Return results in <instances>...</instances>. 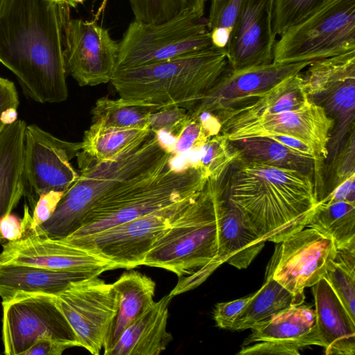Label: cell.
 <instances>
[{
  "label": "cell",
  "instance_id": "obj_1",
  "mask_svg": "<svg viewBox=\"0 0 355 355\" xmlns=\"http://www.w3.org/2000/svg\"><path fill=\"white\" fill-rule=\"evenodd\" d=\"M69 7L51 0H6L0 14V62L40 103L68 97L64 33Z\"/></svg>",
  "mask_w": 355,
  "mask_h": 355
},
{
  "label": "cell",
  "instance_id": "obj_2",
  "mask_svg": "<svg viewBox=\"0 0 355 355\" xmlns=\"http://www.w3.org/2000/svg\"><path fill=\"white\" fill-rule=\"evenodd\" d=\"M230 168L225 196L259 236L278 243L306 227L318 205L312 176L242 158Z\"/></svg>",
  "mask_w": 355,
  "mask_h": 355
},
{
  "label": "cell",
  "instance_id": "obj_3",
  "mask_svg": "<svg viewBox=\"0 0 355 355\" xmlns=\"http://www.w3.org/2000/svg\"><path fill=\"white\" fill-rule=\"evenodd\" d=\"M223 177L207 180L146 257L143 265L163 268L178 277L168 294L171 297L195 288L218 268V214L224 193Z\"/></svg>",
  "mask_w": 355,
  "mask_h": 355
},
{
  "label": "cell",
  "instance_id": "obj_4",
  "mask_svg": "<svg viewBox=\"0 0 355 355\" xmlns=\"http://www.w3.org/2000/svg\"><path fill=\"white\" fill-rule=\"evenodd\" d=\"M225 50L211 47L164 61L116 70L110 82L121 98L164 107H193L229 69Z\"/></svg>",
  "mask_w": 355,
  "mask_h": 355
},
{
  "label": "cell",
  "instance_id": "obj_5",
  "mask_svg": "<svg viewBox=\"0 0 355 355\" xmlns=\"http://www.w3.org/2000/svg\"><path fill=\"white\" fill-rule=\"evenodd\" d=\"M151 134L137 150L115 160L98 161L80 150L76 155L80 171L78 179L40 228L51 238H66L80 227L86 214L100 201L150 171L172 153L157 135Z\"/></svg>",
  "mask_w": 355,
  "mask_h": 355
},
{
  "label": "cell",
  "instance_id": "obj_6",
  "mask_svg": "<svg viewBox=\"0 0 355 355\" xmlns=\"http://www.w3.org/2000/svg\"><path fill=\"white\" fill-rule=\"evenodd\" d=\"M173 154L100 201L86 214L80 227L67 237L97 233L197 196L208 178L196 164L175 169Z\"/></svg>",
  "mask_w": 355,
  "mask_h": 355
},
{
  "label": "cell",
  "instance_id": "obj_7",
  "mask_svg": "<svg viewBox=\"0 0 355 355\" xmlns=\"http://www.w3.org/2000/svg\"><path fill=\"white\" fill-rule=\"evenodd\" d=\"M204 15L187 6L160 23L135 19L119 43L116 71L153 64L213 47Z\"/></svg>",
  "mask_w": 355,
  "mask_h": 355
},
{
  "label": "cell",
  "instance_id": "obj_8",
  "mask_svg": "<svg viewBox=\"0 0 355 355\" xmlns=\"http://www.w3.org/2000/svg\"><path fill=\"white\" fill-rule=\"evenodd\" d=\"M279 37L275 63L313 62L355 51V0H330Z\"/></svg>",
  "mask_w": 355,
  "mask_h": 355
},
{
  "label": "cell",
  "instance_id": "obj_9",
  "mask_svg": "<svg viewBox=\"0 0 355 355\" xmlns=\"http://www.w3.org/2000/svg\"><path fill=\"white\" fill-rule=\"evenodd\" d=\"M197 196L97 233L62 240L115 263L118 268H133L143 265L158 239Z\"/></svg>",
  "mask_w": 355,
  "mask_h": 355
},
{
  "label": "cell",
  "instance_id": "obj_10",
  "mask_svg": "<svg viewBox=\"0 0 355 355\" xmlns=\"http://www.w3.org/2000/svg\"><path fill=\"white\" fill-rule=\"evenodd\" d=\"M2 340L4 354L22 355L34 343L49 338L80 347L79 340L53 295L17 293L2 300Z\"/></svg>",
  "mask_w": 355,
  "mask_h": 355
},
{
  "label": "cell",
  "instance_id": "obj_11",
  "mask_svg": "<svg viewBox=\"0 0 355 355\" xmlns=\"http://www.w3.org/2000/svg\"><path fill=\"white\" fill-rule=\"evenodd\" d=\"M81 142L60 139L35 124L26 125L24 155V196L31 210L40 196L51 191L65 192L79 173L70 160Z\"/></svg>",
  "mask_w": 355,
  "mask_h": 355
},
{
  "label": "cell",
  "instance_id": "obj_12",
  "mask_svg": "<svg viewBox=\"0 0 355 355\" xmlns=\"http://www.w3.org/2000/svg\"><path fill=\"white\" fill-rule=\"evenodd\" d=\"M55 304L76 334L80 347L99 354L118 309V294L112 284L94 276L73 282L58 295Z\"/></svg>",
  "mask_w": 355,
  "mask_h": 355
},
{
  "label": "cell",
  "instance_id": "obj_13",
  "mask_svg": "<svg viewBox=\"0 0 355 355\" xmlns=\"http://www.w3.org/2000/svg\"><path fill=\"white\" fill-rule=\"evenodd\" d=\"M31 214L24 205L22 236L2 245L0 263L20 264L39 268L82 272H102L118 268L101 257L70 244L62 239L49 237L39 226L31 227Z\"/></svg>",
  "mask_w": 355,
  "mask_h": 355
},
{
  "label": "cell",
  "instance_id": "obj_14",
  "mask_svg": "<svg viewBox=\"0 0 355 355\" xmlns=\"http://www.w3.org/2000/svg\"><path fill=\"white\" fill-rule=\"evenodd\" d=\"M306 227L276 244L266 275L300 297H305V288L313 286L324 277L336 253L329 237Z\"/></svg>",
  "mask_w": 355,
  "mask_h": 355
},
{
  "label": "cell",
  "instance_id": "obj_15",
  "mask_svg": "<svg viewBox=\"0 0 355 355\" xmlns=\"http://www.w3.org/2000/svg\"><path fill=\"white\" fill-rule=\"evenodd\" d=\"M119 43L94 21L69 19L64 33L67 74L80 86L110 82L116 67Z\"/></svg>",
  "mask_w": 355,
  "mask_h": 355
},
{
  "label": "cell",
  "instance_id": "obj_16",
  "mask_svg": "<svg viewBox=\"0 0 355 355\" xmlns=\"http://www.w3.org/2000/svg\"><path fill=\"white\" fill-rule=\"evenodd\" d=\"M334 125V120L324 108L309 99L295 110L224 123L220 133L230 141L250 137H294L311 147L323 161L329 156L328 145Z\"/></svg>",
  "mask_w": 355,
  "mask_h": 355
},
{
  "label": "cell",
  "instance_id": "obj_17",
  "mask_svg": "<svg viewBox=\"0 0 355 355\" xmlns=\"http://www.w3.org/2000/svg\"><path fill=\"white\" fill-rule=\"evenodd\" d=\"M312 61L275 63L238 71L229 69L188 112L215 115L239 107L261 96L285 78L302 72Z\"/></svg>",
  "mask_w": 355,
  "mask_h": 355
},
{
  "label": "cell",
  "instance_id": "obj_18",
  "mask_svg": "<svg viewBox=\"0 0 355 355\" xmlns=\"http://www.w3.org/2000/svg\"><path fill=\"white\" fill-rule=\"evenodd\" d=\"M250 329L239 355H299L303 347H322L314 309L303 304L286 309Z\"/></svg>",
  "mask_w": 355,
  "mask_h": 355
},
{
  "label": "cell",
  "instance_id": "obj_19",
  "mask_svg": "<svg viewBox=\"0 0 355 355\" xmlns=\"http://www.w3.org/2000/svg\"><path fill=\"white\" fill-rule=\"evenodd\" d=\"M272 10L273 0H244L225 49L231 70L272 62L277 40Z\"/></svg>",
  "mask_w": 355,
  "mask_h": 355
},
{
  "label": "cell",
  "instance_id": "obj_20",
  "mask_svg": "<svg viewBox=\"0 0 355 355\" xmlns=\"http://www.w3.org/2000/svg\"><path fill=\"white\" fill-rule=\"evenodd\" d=\"M318 334L327 355H354L355 320L327 279L312 286Z\"/></svg>",
  "mask_w": 355,
  "mask_h": 355
},
{
  "label": "cell",
  "instance_id": "obj_21",
  "mask_svg": "<svg viewBox=\"0 0 355 355\" xmlns=\"http://www.w3.org/2000/svg\"><path fill=\"white\" fill-rule=\"evenodd\" d=\"M169 295L154 302L121 334L108 355H158L173 340L166 330Z\"/></svg>",
  "mask_w": 355,
  "mask_h": 355
},
{
  "label": "cell",
  "instance_id": "obj_22",
  "mask_svg": "<svg viewBox=\"0 0 355 355\" xmlns=\"http://www.w3.org/2000/svg\"><path fill=\"white\" fill-rule=\"evenodd\" d=\"M264 243L223 193L218 214V267L227 263L238 269L248 268L261 252Z\"/></svg>",
  "mask_w": 355,
  "mask_h": 355
},
{
  "label": "cell",
  "instance_id": "obj_23",
  "mask_svg": "<svg viewBox=\"0 0 355 355\" xmlns=\"http://www.w3.org/2000/svg\"><path fill=\"white\" fill-rule=\"evenodd\" d=\"M26 123L17 119L0 134V220L24 196V155ZM6 241L0 234V243Z\"/></svg>",
  "mask_w": 355,
  "mask_h": 355
},
{
  "label": "cell",
  "instance_id": "obj_24",
  "mask_svg": "<svg viewBox=\"0 0 355 355\" xmlns=\"http://www.w3.org/2000/svg\"><path fill=\"white\" fill-rule=\"evenodd\" d=\"M99 275L93 272L0 263V297L5 300L17 293L58 295L73 282Z\"/></svg>",
  "mask_w": 355,
  "mask_h": 355
},
{
  "label": "cell",
  "instance_id": "obj_25",
  "mask_svg": "<svg viewBox=\"0 0 355 355\" xmlns=\"http://www.w3.org/2000/svg\"><path fill=\"white\" fill-rule=\"evenodd\" d=\"M112 285L118 294V309L104 340L105 355L123 331L154 302L155 291V282L137 271L123 273Z\"/></svg>",
  "mask_w": 355,
  "mask_h": 355
},
{
  "label": "cell",
  "instance_id": "obj_26",
  "mask_svg": "<svg viewBox=\"0 0 355 355\" xmlns=\"http://www.w3.org/2000/svg\"><path fill=\"white\" fill-rule=\"evenodd\" d=\"M309 101V98L304 89L301 72L285 78L252 101L214 116L221 126L224 123L249 120L295 110Z\"/></svg>",
  "mask_w": 355,
  "mask_h": 355
},
{
  "label": "cell",
  "instance_id": "obj_27",
  "mask_svg": "<svg viewBox=\"0 0 355 355\" xmlns=\"http://www.w3.org/2000/svg\"><path fill=\"white\" fill-rule=\"evenodd\" d=\"M151 133L150 126L116 128L92 123L84 133L80 150L98 161L115 160L137 150Z\"/></svg>",
  "mask_w": 355,
  "mask_h": 355
},
{
  "label": "cell",
  "instance_id": "obj_28",
  "mask_svg": "<svg viewBox=\"0 0 355 355\" xmlns=\"http://www.w3.org/2000/svg\"><path fill=\"white\" fill-rule=\"evenodd\" d=\"M230 141L246 161L293 170L312 177L318 164L322 162L268 137H250Z\"/></svg>",
  "mask_w": 355,
  "mask_h": 355
},
{
  "label": "cell",
  "instance_id": "obj_29",
  "mask_svg": "<svg viewBox=\"0 0 355 355\" xmlns=\"http://www.w3.org/2000/svg\"><path fill=\"white\" fill-rule=\"evenodd\" d=\"M310 100L323 107L334 121V131L328 145L329 155L333 159L341 148L343 139L354 128L355 74L331 85Z\"/></svg>",
  "mask_w": 355,
  "mask_h": 355
},
{
  "label": "cell",
  "instance_id": "obj_30",
  "mask_svg": "<svg viewBox=\"0 0 355 355\" xmlns=\"http://www.w3.org/2000/svg\"><path fill=\"white\" fill-rule=\"evenodd\" d=\"M304 298L294 295L271 276L266 275L265 283L254 293L231 329H251L286 309L303 304Z\"/></svg>",
  "mask_w": 355,
  "mask_h": 355
},
{
  "label": "cell",
  "instance_id": "obj_31",
  "mask_svg": "<svg viewBox=\"0 0 355 355\" xmlns=\"http://www.w3.org/2000/svg\"><path fill=\"white\" fill-rule=\"evenodd\" d=\"M306 227L329 237L336 249L355 243V202L317 205Z\"/></svg>",
  "mask_w": 355,
  "mask_h": 355
},
{
  "label": "cell",
  "instance_id": "obj_32",
  "mask_svg": "<svg viewBox=\"0 0 355 355\" xmlns=\"http://www.w3.org/2000/svg\"><path fill=\"white\" fill-rule=\"evenodd\" d=\"M159 109L143 101L102 97L92 110V122L116 128H144L150 126V115Z\"/></svg>",
  "mask_w": 355,
  "mask_h": 355
},
{
  "label": "cell",
  "instance_id": "obj_33",
  "mask_svg": "<svg viewBox=\"0 0 355 355\" xmlns=\"http://www.w3.org/2000/svg\"><path fill=\"white\" fill-rule=\"evenodd\" d=\"M302 71L303 87L309 98L331 85L355 74V51L313 61Z\"/></svg>",
  "mask_w": 355,
  "mask_h": 355
},
{
  "label": "cell",
  "instance_id": "obj_34",
  "mask_svg": "<svg viewBox=\"0 0 355 355\" xmlns=\"http://www.w3.org/2000/svg\"><path fill=\"white\" fill-rule=\"evenodd\" d=\"M324 277L355 320V243L336 249Z\"/></svg>",
  "mask_w": 355,
  "mask_h": 355
},
{
  "label": "cell",
  "instance_id": "obj_35",
  "mask_svg": "<svg viewBox=\"0 0 355 355\" xmlns=\"http://www.w3.org/2000/svg\"><path fill=\"white\" fill-rule=\"evenodd\" d=\"M241 158L240 153L231 141L219 133L200 147V157L196 164L208 179L218 180Z\"/></svg>",
  "mask_w": 355,
  "mask_h": 355
},
{
  "label": "cell",
  "instance_id": "obj_36",
  "mask_svg": "<svg viewBox=\"0 0 355 355\" xmlns=\"http://www.w3.org/2000/svg\"><path fill=\"white\" fill-rule=\"evenodd\" d=\"M330 0H273L272 24L276 35H281Z\"/></svg>",
  "mask_w": 355,
  "mask_h": 355
},
{
  "label": "cell",
  "instance_id": "obj_37",
  "mask_svg": "<svg viewBox=\"0 0 355 355\" xmlns=\"http://www.w3.org/2000/svg\"><path fill=\"white\" fill-rule=\"evenodd\" d=\"M135 19L145 23H160L181 12L189 0H128Z\"/></svg>",
  "mask_w": 355,
  "mask_h": 355
},
{
  "label": "cell",
  "instance_id": "obj_38",
  "mask_svg": "<svg viewBox=\"0 0 355 355\" xmlns=\"http://www.w3.org/2000/svg\"><path fill=\"white\" fill-rule=\"evenodd\" d=\"M188 118L187 110L180 107L161 108L153 112L148 119L152 132H166L175 141Z\"/></svg>",
  "mask_w": 355,
  "mask_h": 355
},
{
  "label": "cell",
  "instance_id": "obj_39",
  "mask_svg": "<svg viewBox=\"0 0 355 355\" xmlns=\"http://www.w3.org/2000/svg\"><path fill=\"white\" fill-rule=\"evenodd\" d=\"M244 0H211L207 21L209 30L225 28L232 31Z\"/></svg>",
  "mask_w": 355,
  "mask_h": 355
},
{
  "label": "cell",
  "instance_id": "obj_40",
  "mask_svg": "<svg viewBox=\"0 0 355 355\" xmlns=\"http://www.w3.org/2000/svg\"><path fill=\"white\" fill-rule=\"evenodd\" d=\"M345 141L343 147H341L339 152L332 159L334 176V182L329 187L328 194L339 184L355 175L354 128L349 132V135Z\"/></svg>",
  "mask_w": 355,
  "mask_h": 355
},
{
  "label": "cell",
  "instance_id": "obj_41",
  "mask_svg": "<svg viewBox=\"0 0 355 355\" xmlns=\"http://www.w3.org/2000/svg\"><path fill=\"white\" fill-rule=\"evenodd\" d=\"M175 141L173 153H182L201 147L210 137L196 116L189 114Z\"/></svg>",
  "mask_w": 355,
  "mask_h": 355
},
{
  "label": "cell",
  "instance_id": "obj_42",
  "mask_svg": "<svg viewBox=\"0 0 355 355\" xmlns=\"http://www.w3.org/2000/svg\"><path fill=\"white\" fill-rule=\"evenodd\" d=\"M253 295L254 293L233 301L218 303L213 312L216 325L222 329H231Z\"/></svg>",
  "mask_w": 355,
  "mask_h": 355
},
{
  "label": "cell",
  "instance_id": "obj_43",
  "mask_svg": "<svg viewBox=\"0 0 355 355\" xmlns=\"http://www.w3.org/2000/svg\"><path fill=\"white\" fill-rule=\"evenodd\" d=\"M64 192L51 191L42 194L32 211L30 225L35 227L47 221L53 214Z\"/></svg>",
  "mask_w": 355,
  "mask_h": 355
},
{
  "label": "cell",
  "instance_id": "obj_44",
  "mask_svg": "<svg viewBox=\"0 0 355 355\" xmlns=\"http://www.w3.org/2000/svg\"><path fill=\"white\" fill-rule=\"evenodd\" d=\"M19 96L13 82L0 77V134L6 125L1 120L2 112L10 107L17 108Z\"/></svg>",
  "mask_w": 355,
  "mask_h": 355
},
{
  "label": "cell",
  "instance_id": "obj_45",
  "mask_svg": "<svg viewBox=\"0 0 355 355\" xmlns=\"http://www.w3.org/2000/svg\"><path fill=\"white\" fill-rule=\"evenodd\" d=\"M355 175L350 177L343 181L322 200L319 204L329 205L340 201H347L355 202V189H354Z\"/></svg>",
  "mask_w": 355,
  "mask_h": 355
},
{
  "label": "cell",
  "instance_id": "obj_46",
  "mask_svg": "<svg viewBox=\"0 0 355 355\" xmlns=\"http://www.w3.org/2000/svg\"><path fill=\"white\" fill-rule=\"evenodd\" d=\"M0 234L7 241L19 239L23 234L21 220L11 213L2 218L0 220Z\"/></svg>",
  "mask_w": 355,
  "mask_h": 355
},
{
  "label": "cell",
  "instance_id": "obj_47",
  "mask_svg": "<svg viewBox=\"0 0 355 355\" xmlns=\"http://www.w3.org/2000/svg\"><path fill=\"white\" fill-rule=\"evenodd\" d=\"M68 348L64 343L44 338L34 343L22 355H61Z\"/></svg>",
  "mask_w": 355,
  "mask_h": 355
},
{
  "label": "cell",
  "instance_id": "obj_48",
  "mask_svg": "<svg viewBox=\"0 0 355 355\" xmlns=\"http://www.w3.org/2000/svg\"><path fill=\"white\" fill-rule=\"evenodd\" d=\"M211 44L218 49L225 50L232 32L225 28H214L209 31Z\"/></svg>",
  "mask_w": 355,
  "mask_h": 355
},
{
  "label": "cell",
  "instance_id": "obj_49",
  "mask_svg": "<svg viewBox=\"0 0 355 355\" xmlns=\"http://www.w3.org/2000/svg\"><path fill=\"white\" fill-rule=\"evenodd\" d=\"M17 108L10 107L4 110L1 116V120L6 125L15 122L18 119Z\"/></svg>",
  "mask_w": 355,
  "mask_h": 355
},
{
  "label": "cell",
  "instance_id": "obj_50",
  "mask_svg": "<svg viewBox=\"0 0 355 355\" xmlns=\"http://www.w3.org/2000/svg\"><path fill=\"white\" fill-rule=\"evenodd\" d=\"M206 1L207 0H189L187 6L193 7L204 13Z\"/></svg>",
  "mask_w": 355,
  "mask_h": 355
},
{
  "label": "cell",
  "instance_id": "obj_51",
  "mask_svg": "<svg viewBox=\"0 0 355 355\" xmlns=\"http://www.w3.org/2000/svg\"><path fill=\"white\" fill-rule=\"evenodd\" d=\"M56 3L58 4H66L69 6V7L76 8L77 6V3L72 1L71 0H51Z\"/></svg>",
  "mask_w": 355,
  "mask_h": 355
},
{
  "label": "cell",
  "instance_id": "obj_52",
  "mask_svg": "<svg viewBox=\"0 0 355 355\" xmlns=\"http://www.w3.org/2000/svg\"><path fill=\"white\" fill-rule=\"evenodd\" d=\"M6 0H0V14L1 12V10L3 9V5L5 3Z\"/></svg>",
  "mask_w": 355,
  "mask_h": 355
},
{
  "label": "cell",
  "instance_id": "obj_53",
  "mask_svg": "<svg viewBox=\"0 0 355 355\" xmlns=\"http://www.w3.org/2000/svg\"><path fill=\"white\" fill-rule=\"evenodd\" d=\"M72 1L75 2L76 3H83L85 0H71Z\"/></svg>",
  "mask_w": 355,
  "mask_h": 355
}]
</instances>
